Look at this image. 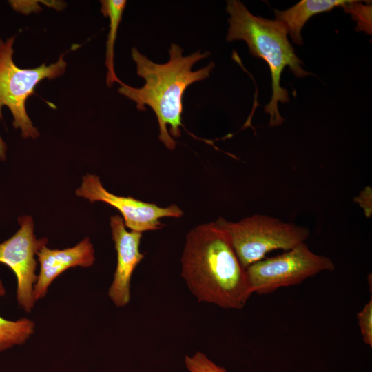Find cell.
Segmentation results:
<instances>
[{
  "label": "cell",
  "instance_id": "9",
  "mask_svg": "<svg viewBox=\"0 0 372 372\" xmlns=\"http://www.w3.org/2000/svg\"><path fill=\"white\" fill-rule=\"evenodd\" d=\"M112 236L117 254V264L108 296L117 307H124L130 300V282L133 271L144 258L139 250L142 233L128 231L122 217L110 218Z\"/></svg>",
  "mask_w": 372,
  "mask_h": 372
},
{
  "label": "cell",
  "instance_id": "17",
  "mask_svg": "<svg viewBox=\"0 0 372 372\" xmlns=\"http://www.w3.org/2000/svg\"><path fill=\"white\" fill-rule=\"evenodd\" d=\"M354 203H357L363 209L365 216L368 218L372 215V189L370 186L365 187L360 194L353 198Z\"/></svg>",
  "mask_w": 372,
  "mask_h": 372
},
{
  "label": "cell",
  "instance_id": "13",
  "mask_svg": "<svg viewBox=\"0 0 372 372\" xmlns=\"http://www.w3.org/2000/svg\"><path fill=\"white\" fill-rule=\"evenodd\" d=\"M4 294L5 289L0 280V296ZM34 322L28 318L12 321L0 316V352L24 343L34 333Z\"/></svg>",
  "mask_w": 372,
  "mask_h": 372
},
{
  "label": "cell",
  "instance_id": "5",
  "mask_svg": "<svg viewBox=\"0 0 372 372\" xmlns=\"http://www.w3.org/2000/svg\"><path fill=\"white\" fill-rule=\"evenodd\" d=\"M15 39L16 36L5 41L0 38V121L3 118L2 108L6 106L12 115L13 127L21 130V136L34 139L39 132L28 115L27 99L40 81L63 75L67 63L62 54L56 63L49 65L43 63L34 68H20L13 60Z\"/></svg>",
  "mask_w": 372,
  "mask_h": 372
},
{
  "label": "cell",
  "instance_id": "3",
  "mask_svg": "<svg viewBox=\"0 0 372 372\" xmlns=\"http://www.w3.org/2000/svg\"><path fill=\"white\" fill-rule=\"evenodd\" d=\"M226 11L230 16L226 40L245 41L250 54L262 59L269 65L272 96L265 106V112L270 116V126L280 125L284 118L280 114L278 104L289 102L287 90L280 84L282 71L288 66L297 77L307 76L310 73L301 67L302 62L295 54L282 23L252 14L238 0L227 1Z\"/></svg>",
  "mask_w": 372,
  "mask_h": 372
},
{
  "label": "cell",
  "instance_id": "6",
  "mask_svg": "<svg viewBox=\"0 0 372 372\" xmlns=\"http://www.w3.org/2000/svg\"><path fill=\"white\" fill-rule=\"evenodd\" d=\"M335 269L330 258L313 252L303 242L282 254L257 261L245 271L252 292L267 294Z\"/></svg>",
  "mask_w": 372,
  "mask_h": 372
},
{
  "label": "cell",
  "instance_id": "12",
  "mask_svg": "<svg viewBox=\"0 0 372 372\" xmlns=\"http://www.w3.org/2000/svg\"><path fill=\"white\" fill-rule=\"evenodd\" d=\"M101 12L110 21L109 32L106 43L105 65L107 69L106 83L111 87L114 83L123 82L117 77L114 71V45L118 29L121 21L123 11L127 5L125 0L101 1Z\"/></svg>",
  "mask_w": 372,
  "mask_h": 372
},
{
  "label": "cell",
  "instance_id": "8",
  "mask_svg": "<svg viewBox=\"0 0 372 372\" xmlns=\"http://www.w3.org/2000/svg\"><path fill=\"white\" fill-rule=\"evenodd\" d=\"M76 194L89 202L100 201L115 207L122 214L125 226L131 231L141 233L161 229L163 224L160 219L162 218H179L183 214L182 209L176 205L162 207L132 196L115 195L107 191L99 177L94 174H87L83 176Z\"/></svg>",
  "mask_w": 372,
  "mask_h": 372
},
{
  "label": "cell",
  "instance_id": "15",
  "mask_svg": "<svg viewBox=\"0 0 372 372\" xmlns=\"http://www.w3.org/2000/svg\"><path fill=\"white\" fill-rule=\"evenodd\" d=\"M347 12L358 21L359 30L366 31L371 34V6H364L358 1H352L344 8Z\"/></svg>",
  "mask_w": 372,
  "mask_h": 372
},
{
  "label": "cell",
  "instance_id": "2",
  "mask_svg": "<svg viewBox=\"0 0 372 372\" xmlns=\"http://www.w3.org/2000/svg\"><path fill=\"white\" fill-rule=\"evenodd\" d=\"M183 50L175 43L169 49L167 63H156L136 48L131 50V56L136 66L137 74L144 79L142 87H133L123 83L118 92L133 101L136 108L146 110L147 105L156 114L159 127V140L165 147L173 150L176 141L172 137L180 136V127L187 130L182 123L183 96L192 83L208 78L215 65L210 62L205 67L193 71L192 68L200 60L207 58L209 52H195L189 56L183 55Z\"/></svg>",
  "mask_w": 372,
  "mask_h": 372
},
{
  "label": "cell",
  "instance_id": "14",
  "mask_svg": "<svg viewBox=\"0 0 372 372\" xmlns=\"http://www.w3.org/2000/svg\"><path fill=\"white\" fill-rule=\"evenodd\" d=\"M184 362L189 372H227L225 368L216 364L200 351L192 355H185Z\"/></svg>",
  "mask_w": 372,
  "mask_h": 372
},
{
  "label": "cell",
  "instance_id": "4",
  "mask_svg": "<svg viewBox=\"0 0 372 372\" xmlns=\"http://www.w3.org/2000/svg\"><path fill=\"white\" fill-rule=\"evenodd\" d=\"M216 221L227 232L235 253L246 269L276 249L288 251L304 242L309 228L284 222L266 214H256L238 222L218 218Z\"/></svg>",
  "mask_w": 372,
  "mask_h": 372
},
{
  "label": "cell",
  "instance_id": "10",
  "mask_svg": "<svg viewBox=\"0 0 372 372\" xmlns=\"http://www.w3.org/2000/svg\"><path fill=\"white\" fill-rule=\"evenodd\" d=\"M40 265L39 273L34 285L33 296L37 301L43 298L50 284L70 267H88L93 265L94 250L88 237L76 245L63 249H51L43 246L37 254Z\"/></svg>",
  "mask_w": 372,
  "mask_h": 372
},
{
  "label": "cell",
  "instance_id": "7",
  "mask_svg": "<svg viewBox=\"0 0 372 372\" xmlns=\"http://www.w3.org/2000/svg\"><path fill=\"white\" fill-rule=\"evenodd\" d=\"M20 228L10 238L0 243V263L8 266L17 280V298L26 312H30L36 300L33 291L37 276L34 256L48 243V238L37 239L34 234L32 216L24 215L18 218Z\"/></svg>",
  "mask_w": 372,
  "mask_h": 372
},
{
  "label": "cell",
  "instance_id": "11",
  "mask_svg": "<svg viewBox=\"0 0 372 372\" xmlns=\"http://www.w3.org/2000/svg\"><path fill=\"white\" fill-rule=\"evenodd\" d=\"M351 2L349 0H302L285 10H274L275 20L285 25L294 43L302 45V29L311 17L335 7L344 8Z\"/></svg>",
  "mask_w": 372,
  "mask_h": 372
},
{
  "label": "cell",
  "instance_id": "18",
  "mask_svg": "<svg viewBox=\"0 0 372 372\" xmlns=\"http://www.w3.org/2000/svg\"><path fill=\"white\" fill-rule=\"evenodd\" d=\"M7 145L0 135V161L6 159Z\"/></svg>",
  "mask_w": 372,
  "mask_h": 372
},
{
  "label": "cell",
  "instance_id": "16",
  "mask_svg": "<svg viewBox=\"0 0 372 372\" xmlns=\"http://www.w3.org/2000/svg\"><path fill=\"white\" fill-rule=\"evenodd\" d=\"M363 342L372 347V298L357 314Z\"/></svg>",
  "mask_w": 372,
  "mask_h": 372
},
{
  "label": "cell",
  "instance_id": "1",
  "mask_svg": "<svg viewBox=\"0 0 372 372\" xmlns=\"http://www.w3.org/2000/svg\"><path fill=\"white\" fill-rule=\"evenodd\" d=\"M180 261L181 276L199 302L241 309L253 293L229 236L216 220L188 232Z\"/></svg>",
  "mask_w": 372,
  "mask_h": 372
}]
</instances>
